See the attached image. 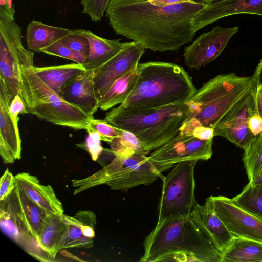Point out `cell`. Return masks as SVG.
I'll list each match as a JSON object with an SVG mask.
<instances>
[{"label":"cell","mask_w":262,"mask_h":262,"mask_svg":"<svg viewBox=\"0 0 262 262\" xmlns=\"http://www.w3.org/2000/svg\"><path fill=\"white\" fill-rule=\"evenodd\" d=\"M61 96L94 118V114L99 108L94 87V70L85 69L69 80L62 87Z\"/></svg>","instance_id":"obj_16"},{"label":"cell","mask_w":262,"mask_h":262,"mask_svg":"<svg viewBox=\"0 0 262 262\" xmlns=\"http://www.w3.org/2000/svg\"><path fill=\"white\" fill-rule=\"evenodd\" d=\"M63 214H50L36 239L40 248L52 259H54L57 254V245L67 229Z\"/></svg>","instance_id":"obj_25"},{"label":"cell","mask_w":262,"mask_h":262,"mask_svg":"<svg viewBox=\"0 0 262 262\" xmlns=\"http://www.w3.org/2000/svg\"><path fill=\"white\" fill-rule=\"evenodd\" d=\"M108 143L116 156L127 157L135 152L147 154L143 149L142 142L129 131L124 130L120 137Z\"/></svg>","instance_id":"obj_29"},{"label":"cell","mask_w":262,"mask_h":262,"mask_svg":"<svg viewBox=\"0 0 262 262\" xmlns=\"http://www.w3.org/2000/svg\"><path fill=\"white\" fill-rule=\"evenodd\" d=\"M232 199L245 210L262 219V185L249 182Z\"/></svg>","instance_id":"obj_28"},{"label":"cell","mask_w":262,"mask_h":262,"mask_svg":"<svg viewBox=\"0 0 262 262\" xmlns=\"http://www.w3.org/2000/svg\"><path fill=\"white\" fill-rule=\"evenodd\" d=\"M9 195L21 222L37 239L50 214L30 199L16 182Z\"/></svg>","instance_id":"obj_18"},{"label":"cell","mask_w":262,"mask_h":262,"mask_svg":"<svg viewBox=\"0 0 262 262\" xmlns=\"http://www.w3.org/2000/svg\"><path fill=\"white\" fill-rule=\"evenodd\" d=\"M256 102L257 112L262 117V95L257 91L256 95Z\"/></svg>","instance_id":"obj_44"},{"label":"cell","mask_w":262,"mask_h":262,"mask_svg":"<svg viewBox=\"0 0 262 262\" xmlns=\"http://www.w3.org/2000/svg\"><path fill=\"white\" fill-rule=\"evenodd\" d=\"M189 216L216 249L223 254L230 244L233 236L210 203L206 200L204 205L197 204Z\"/></svg>","instance_id":"obj_17"},{"label":"cell","mask_w":262,"mask_h":262,"mask_svg":"<svg viewBox=\"0 0 262 262\" xmlns=\"http://www.w3.org/2000/svg\"><path fill=\"white\" fill-rule=\"evenodd\" d=\"M208 4L188 0L158 7L148 0H111L106 13L115 33L153 51H174L206 26Z\"/></svg>","instance_id":"obj_1"},{"label":"cell","mask_w":262,"mask_h":262,"mask_svg":"<svg viewBox=\"0 0 262 262\" xmlns=\"http://www.w3.org/2000/svg\"><path fill=\"white\" fill-rule=\"evenodd\" d=\"M262 262V242L233 236L222 254V262Z\"/></svg>","instance_id":"obj_24"},{"label":"cell","mask_w":262,"mask_h":262,"mask_svg":"<svg viewBox=\"0 0 262 262\" xmlns=\"http://www.w3.org/2000/svg\"><path fill=\"white\" fill-rule=\"evenodd\" d=\"M15 180L26 194L47 212L64 213L62 203L51 186L41 184L36 177L25 172L15 175Z\"/></svg>","instance_id":"obj_19"},{"label":"cell","mask_w":262,"mask_h":262,"mask_svg":"<svg viewBox=\"0 0 262 262\" xmlns=\"http://www.w3.org/2000/svg\"><path fill=\"white\" fill-rule=\"evenodd\" d=\"M248 128L255 136L262 133V117L258 112L254 113L248 120Z\"/></svg>","instance_id":"obj_40"},{"label":"cell","mask_w":262,"mask_h":262,"mask_svg":"<svg viewBox=\"0 0 262 262\" xmlns=\"http://www.w3.org/2000/svg\"><path fill=\"white\" fill-rule=\"evenodd\" d=\"M136 84L120 105L126 108H160L188 101L198 90L185 69L176 63H139Z\"/></svg>","instance_id":"obj_3"},{"label":"cell","mask_w":262,"mask_h":262,"mask_svg":"<svg viewBox=\"0 0 262 262\" xmlns=\"http://www.w3.org/2000/svg\"><path fill=\"white\" fill-rule=\"evenodd\" d=\"M146 153L135 152L127 157H115L96 173L82 179L72 180L74 195L92 187L106 184L113 190H125L150 184L161 176Z\"/></svg>","instance_id":"obj_7"},{"label":"cell","mask_w":262,"mask_h":262,"mask_svg":"<svg viewBox=\"0 0 262 262\" xmlns=\"http://www.w3.org/2000/svg\"><path fill=\"white\" fill-rule=\"evenodd\" d=\"M238 27H214L201 34L184 48V59L190 69H198L213 61L226 47L231 37L238 31Z\"/></svg>","instance_id":"obj_13"},{"label":"cell","mask_w":262,"mask_h":262,"mask_svg":"<svg viewBox=\"0 0 262 262\" xmlns=\"http://www.w3.org/2000/svg\"><path fill=\"white\" fill-rule=\"evenodd\" d=\"M37 75L61 96L63 85L86 69L83 64L76 63L60 66L33 67Z\"/></svg>","instance_id":"obj_23"},{"label":"cell","mask_w":262,"mask_h":262,"mask_svg":"<svg viewBox=\"0 0 262 262\" xmlns=\"http://www.w3.org/2000/svg\"><path fill=\"white\" fill-rule=\"evenodd\" d=\"M111 0H81L83 13L87 14L94 22L101 20Z\"/></svg>","instance_id":"obj_34"},{"label":"cell","mask_w":262,"mask_h":262,"mask_svg":"<svg viewBox=\"0 0 262 262\" xmlns=\"http://www.w3.org/2000/svg\"><path fill=\"white\" fill-rule=\"evenodd\" d=\"M73 33V29L53 26L33 20L27 26L26 40L29 50L35 52L62 40Z\"/></svg>","instance_id":"obj_22"},{"label":"cell","mask_w":262,"mask_h":262,"mask_svg":"<svg viewBox=\"0 0 262 262\" xmlns=\"http://www.w3.org/2000/svg\"><path fill=\"white\" fill-rule=\"evenodd\" d=\"M213 139L201 140L179 133L149 156L152 165L161 174L177 163L189 160H207L212 155Z\"/></svg>","instance_id":"obj_10"},{"label":"cell","mask_w":262,"mask_h":262,"mask_svg":"<svg viewBox=\"0 0 262 262\" xmlns=\"http://www.w3.org/2000/svg\"><path fill=\"white\" fill-rule=\"evenodd\" d=\"M249 182L253 185H262V169L256 177Z\"/></svg>","instance_id":"obj_45"},{"label":"cell","mask_w":262,"mask_h":262,"mask_svg":"<svg viewBox=\"0 0 262 262\" xmlns=\"http://www.w3.org/2000/svg\"><path fill=\"white\" fill-rule=\"evenodd\" d=\"M15 9L13 0H0V19L14 21Z\"/></svg>","instance_id":"obj_39"},{"label":"cell","mask_w":262,"mask_h":262,"mask_svg":"<svg viewBox=\"0 0 262 262\" xmlns=\"http://www.w3.org/2000/svg\"><path fill=\"white\" fill-rule=\"evenodd\" d=\"M18 121L11 116L8 108L0 100V138L4 141L15 160L20 159L21 152Z\"/></svg>","instance_id":"obj_27"},{"label":"cell","mask_w":262,"mask_h":262,"mask_svg":"<svg viewBox=\"0 0 262 262\" xmlns=\"http://www.w3.org/2000/svg\"><path fill=\"white\" fill-rule=\"evenodd\" d=\"M41 52L72 60L76 63L84 64L86 57L74 51L65 45L61 40L57 41L43 48Z\"/></svg>","instance_id":"obj_33"},{"label":"cell","mask_w":262,"mask_h":262,"mask_svg":"<svg viewBox=\"0 0 262 262\" xmlns=\"http://www.w3.org/2000/svg\"><path fill=\"white\" fill-rule=\"evenodd\" d=\"M0 154L5 164L12 163L15 160L10 150L1 138H0Z\"/></svg>","instance_id":"obj_41"},{"label":"cell","mask_w":262,"mask_h":262,"mask_svg":"<svg viewBox=\"0 0 262 262\" xmlns=\"http://www.w3.org/2000/svg\"><path fill=\"white\" fill-rule=\"evenodd\" d=\"M87 132L88 134L85 141L77 144L76 146L86 150L92 160L97 161L103 150L101 145L100 135L97 132L93 130H88Z\"/></svg>","instance_id":"obj_35"},{"label":"cell","mask_w":262,"mask_h":262,"mask_svg":"<svg viewBox=\"0 0 262 262\" xmlns=\"http://www.w3.org/2000/svg\"><path fill=\"white\" fill-rule=\"evenodd\" d=\"M204 14L207 26L235 14H251L262 16V0H220L208 4Z\"/></svg>","instance_id":"obj_21"},{"label":"cell","mask_w":262,"mask_h":262,"mask_svg":"<svg viewBox=\"0 0 262 262\" xmlns=\"http://www.w3.org/2000/svg\"><path fill=\"white\" fill-rule=\"evenodd\" d=\"M61 41L72 50L78 52L86 57L89 53V43L84 36L75 33L73 30V33Z\"/></svg>","instance_id":"obj_36"},{"label":"cell","mask_w":262,"mask_h":262,"mask_svg":"<svg viewBox=\"0 0 262 262\" xmlns=\"http://www.w3.org/2000/svg\"><path fill=\"white\" fill-rule=\"evenodd\" d=\"M188 0H148L151 4L158 7H164L186 2Z\"/></svg>","instance_id":"obj_43"},{"label":"cell","mask_w":262,"mask_h":262,"mask_svg":"<svg viewBox=\"0 0 262 262\" xmlns=\"http://www.w3.org/2000/svg\"><path fill=\"white\" fill-rule=\"evenodd\" d=\"M197 160L179 162L163 177L157 223L175 216H188L198 204L194 169Z\"/></svg>","instance_id":"obj_9"},{"label":"cell","mask_w":262,"mask_h":262,"mask_svg":"<svg viewBox=\"0 0 262 262\" xmlns=\"http://www.w3.org/2000/svg\"><path fill=\"white\" fill-rule=\"evenodd\" d=\"M202 2L206 3V4H210L211 3H213V2H216V1H220V0H201Z\"/></svg>","instance_id":"obj_46"},{"label":"cell","mask_w":262,"mask_h":262,"mask_svg":"<svg viewBox=\"0 0 262 262\" xmlns=\"http://www.w3.org/2000/svg\"><path fill=\"white\" fill-rule=\"evenodd\" d=\"M78 34L87 38L89 53L83 64L86 69L94 70L111 59L122 48L124 42L120 39H107L100 37L89 30L73 29Z\"/></svg>","instance_id":"obj_20"},{"label":"cell","mask_w":262,"mask_h":262,"mask_svg":"<svg viewBox=\"0 0 262 262\" xmlns=\"http://www.w3.org/2000/svg\"><path fill=\"white\" fill-rule=\"evenodd\" d=\"M67 229L58 243L56 253L68 248L89 249L94 245L95 214L90 210H79L75 216L62 214Z\"/></svg>","instance_id":"obj_15"},{"label":"cell","mask_w":262,"mask_h":262,"mask_svg":"<svg viewBox=\"0 0 262 262\" xmlns=\"http://www.w3.org/2000/svg\"><path fill=\"white\" fill-rule=\"evenodd\" d=\"M257 91L262 95V86H261L259 88H257Z\"/></svg>","instance_id":"obj_47"},{"label":"cell","mask_w":262,"mask_h":262,"mask_svg":"<svg viewBox=\"0 0 262 262\" xmlns=\"http://www.w3.org/2000/svg\"><path fill=\"white\" fill-rule=\"evenodd\" d=\"M85 130L97 132L100 135L101 140L107 143L120 137L124 131L111 125L104 119H96L94 118L89 120Z\"/></svg>","instance_id":"obj_31"},{"label":"cell","mask_w":262,"mask_h":262,"mask_svg":"<svg viewBox=\"0 0 262 262\" xmlns=\"http://www.w3.org/2000/svg\"><path fill=\"white\" fill-rule=\"evenodd\" d=\"M9 111L11 116L14 119L19 120V114H27L28 111L26 109L25 103L20 94L16 95L11 101L9 107Z\"/></svg>","instance_id":"obj_38"},{"label":"cell","mask_w":262,"mask_h":262,"mask_svg":"<svg viewBox=\"0 0 262 262\" xmlns=\"http://www.w3.org/2000/svg\"><path fill=\"white\" fill-rule=\"evenodd\" d=\"M257 87L237 103L214 127V136H221L247 151L256 136L248 128V120L257 112Z\"/></svg>","instance_id":"obj_11"},{"label":"cell","mask_w":262,"mask_h":262,"mask_svg":"<svg viewBox=\"0 0 262 262\" xmlns=\"http://www.w3.org/2000/svg\"><path fill=\"white\" fill-rule=\"evenodd\" d=\"M189 112L187 102L160 108H126L119 105L106 114L111 125L134 134L146 153L176 136Z\"/></svg>","instance_id":"obj_4"},{"label":"cell","mask_w":262,"mask_h":262,"mask_svg":"<svg viewBox=\"0 0 262 262\" xmlns=\"http://www.w3.org/2000/svg\"><path fill=\"white\" fill-rule=\"evenodd\" d=\"M243 161L249 181H251L262 169V133L256 136L249 149L244 152Z\"/></svg>","instance_id":"obj_30"},{"label":"cell","mask_w":262,"mask_h":262,"mask_svg":"<svg viewBox=\"0 0 262 262\" xmlns=\"http://www.w3.org/2000/svg\"><path fill=\"white\" fill-rule=\"evenodd\" d=\"M21 33L14 20L0 19V100L8 108L20 94V68L34 66V53L24 47Z\"/></svg>","instance_id":"obj_8"},{"label":"cell","mask_w":262,"mask_h":262,"mask_svg":"<svg viewBox=\"0 0 262 262\" xmlns=\"http://www.w3.org/2000/svg\"><path fill=\"white\" fill-rule=\"evenodd\" d=\"M137 66L113 83L99 99V108L103 111L112 108L117 104H122L127 99L137 80Z\"/></svg>","instance_id":"obj_26"},{"label":"cell","mask_w":262,"mask_h":262,"mask_svg":"<svg viewBox=\"0 0 262 262\" xmlns=\"http://www.w3.org/2000/svg\"><path fill=\"white\" fill-rule=\"evenodd\" d=\"M15 176L6 169L0 179V201L5 199L14 189Z\"/></svg>","instance_id":"obj_37"},{"label":"cell","mask_w":262,"mask_h":262,"mask_svg":"<svg viewBox=\"0 0 262 262\" xmlns=\"http://www.w3.org/2000/svg\"><path fill=\"white\" fill-rule=\"evenodd\" d=\"M257 88L262 86V58L260 59L252 76Z\"/></svg>","instance_id":"obj_42"},{"label":"cell","mask_w":262,"mask_h":262,"mask_svg":"<svg viewBox=\"0 0 262 262\" xmlns=\"http://www.w3.org/2000/svg\"><path fill=\"white\" fill-rule=\"evenodd\" d=\"M141 262H222V254L189 215L157 223L144 241Z\"/></svg>","instance_id":"obj_2"},{"label":"cell","mask_w":262,"mask_h":262,"mask_svg":"<svg viewBox=\"0 0 262 262\" xmlns=\"http://www.w3.org/2000/svg\"><path fill=\"white\" fill-rule=\"evenodd\" d=\"M179 133L192 136L201 140H209L214 137L213 128L202 126L194 118L186 119L180 127Z\"/></svg>","instance_id":"obj_32"},{"label":"cell","mask_w":262,"mask_h":262,"mask_svg":"<svg viewBox=\"0 0 262 262\" xmlns=\"http://www.w3.org/2000/svg\"><path fill=\"white\" fill-rule=\"evenodd\" d=\"M206 200L233 236L262 242V219L245 210L232 198L210 196Z\"/></svg>","instance_id":"obj_12"},{"label":"cell","mask_w":262,"mask_h":262,"mask_svg":"<svg viewBox=\"0 0 262 262\" xmlns=\"http://www.w3.org/2000/svg\"><path fill=\"white\" fill-rule=\"evenodd\" d=\"M20 94L28 113L55 125L86 129L91 118L66 101L35 72L33 67L20 68Z\"/></svg>","instance_id":"obj_6"},{"label":"cell","mask_w":262,"mask_h":262,"mask_svg":"<svg viewBox=\"0 0 262 262\" xmlns=\"http://www.w3.org/2000/svg\"><path fill=\"white\" fill-rule=\"evenodd\" d=\"M145 48L139 42H124L121 50L111 59L94 70V83L98 101L113 83L139 64Z\"/></svg>","instance_id":"obj_14"},{"label":"cell","mask_w":262,"mask_h":262,"mask_svg":"<svg viewBox=\"0 0 262 262\" xmlns=\"http://www.w3.org/2000/svg\"><path fill=\"white\" fill-rule=\"evenodd\" d=\"M256 88L252 76H239L234 73L217 75L187 102L189 112L186 119L194 118L202 126L214 128L237 103Z\"/></svg>","instance_id":"obj_5"}]
</instances>
